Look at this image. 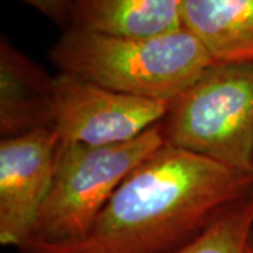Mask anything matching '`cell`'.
<instances>
[{
	"instance_id": "cell-1",
	"label": "cell",
	"mask_w": 253,
	"mask_h": 253,
	"mask_svg": "<svg viewBox=\"0 0 253 253\" xmlns=\"http://www.w3.org/2000/svg\"><path fill=\"white\" fill-rule=\"evenodd\" d=\"M251 194V174L163 145L121 183L82 239L28 242L20 252L173 253Z\"/></svg>"
},
{
	"instance_id": "cell-2",
	"label": "cell",
	"mask_w": 253,
	"mask_h": 253,
	"mask_svg": "<svg viewBox=\"0 0 253 253\" xmlns=\"http://www.w3.org/2000/svg\"><path fill=\"white\" fill-rule=\"evenodd\" d=\"M49 59L58 73L161 101H172L214 63L186 28L156 37L68 30L51 48Z\"/></svg>"
},
{
	"instance_id": "cell-3",
	"label": "cell",
	"mask_w": 253,
	"mask_h": 253,
	"mask_svg": "<svg viewBox=\"0 0 253 253\" xmlns=\"http://www.w3.org/2000/svg\"><path fill=\"white\" fill-rule=\"evenodd\" d=\"M165 145L252 174L253 63H212L169 101Z\"/></svg>"
},
{
	"instance_id": "cell-4",
	"label": "cell",
	"mask_w": 253,
	"mask_h": 253,
	"mask_svg": "<svg viewBox=\"0 0 253 253\" xmlns=\"http://www.w3.org/2000/svg\"><path fill=\"white\" fill-rule=\"evenodd\" d=\"M163 145L161 124L124 144L59 142L52 183L26 244L68 245L82 239L121 183Z\"/></svg>"
},
{
	"instance_id": "cell-5",
	"label": "cell",
	"mask_w": 253,
	"mask_h": 253,
	"mask_svg": "<svg viewBox=\"0 0 253 253\" xmlns=\"http://www.w3.org/2000/svg\"><path fill=\"white\" fill-rule=\"evenodd\" d=\"M169 101L110 90L75 76H54L49 129L61 142L106 146L124 144L159 126Z\"/></svg>"
},
{
	"instance_id": "cell-6",
	"label": "cell",
	"mask_w": 253,
	"mask_h": 253,
	"mask_svg": "<svg viewBox=\"0 0 253 253\" xmlns=\"http://www.w3.org/2000/svg\"><path fill=\"white\" fill-rule=\"evenodd\" d=\"M59 138L49 128L0 141V244L21 248L49 191Z\"/></svg>"
},
{
	"instance_id": "cell-7",
	"label": "cell",
	"mask_w": 253,
	"mask_h": 253,
	"mask_svg": "<svg viewBox=\"0 0 253 253\" xmlns=\"http://www.w3.org/2000/svg\"><path fill=\"white\" fill-rule=\"evenodd\" d=\"M54 76L1 37L0 135L18 136L49 128Z\"/></svg>"
},
{
	"instance_id": "cell-8",
	"label": "cell",
	"mask_w": 253,
	"mask_h": 253,
	"mask_svg": "<svg viewBox=\"0 0 253 253\" xmlns=\"http://www.w3.org/2000/svg\"><path fill=\"white\" fill-rule=\"evenodd\" d=\"M183 0H69L63 31L156 37L183 28Z\"/></svg>"
},
{
	"instance_id": "cell-9",
	"label": "cell",
	"mask_w": 253,
	"mask_h": 253,
	"mask_svg": "<svg viewBox=\"0 0 253 253\" xmlns=\"http://www.w3.org/2000/svg\"><path fill=\"white\" fill-rule=\"evenodd\" d=\"M181 24L214 63H253V0H183Z\"/></svg>"
},
{
	"instance_id": "cell-10",
	"label": "cell",
	"mask_w": 253,
	"mask_h": 253,
	"mask_svg": "<svg viewBox=\"0 0 253 253\" xmlns=\"http://www.w3.org/2000/svg\"><path fill=\"white\" fill-rule=\"evenodd\" d=\"M253 234V194L238 201L173 253H246Z\"/></svg>"
},
{
	"instance_id": "cell-11",
	"label": "cell",
	"mask_w": 253,
	"mask_h": 253,
	"mask_svg": "<svg viewBox=\"0 0 253 253\" xmlns=\"http://www.w3.org/2000/svg\"><path fill=\"white\" fill-rule=\"evenodd\" d=\"M246 253H253V234L249 239V244H248V248H246Z\"/></svg>"
},
{
	"instance_id": "cell-12",
	"label": "cell",
	"mask_w": 253,
	"mask_h": 253,
	"mask_svg": "<svg viewBox=\"0 0 253 253\" xmlns=\"http://www.w3.org/2000/svg\"><path fill=\"white\" fill-rule=\"evenodd\" d=\"M252 174H253V166H252Z\"/></svg>"
}]
</instances>
